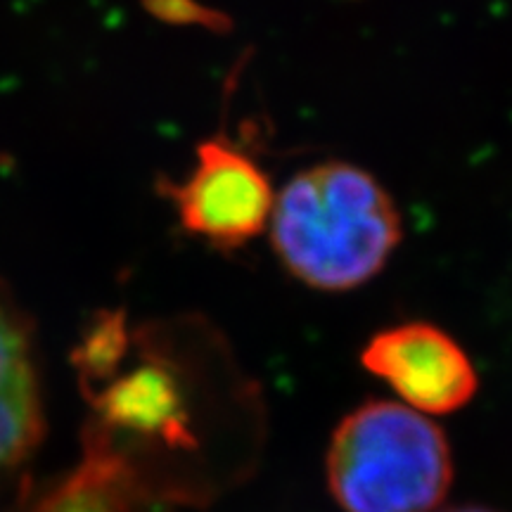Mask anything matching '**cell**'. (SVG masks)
I'll return each mask as SVG.
<instances>
[{"mask_svg": "<svg viewBox=\"0 0 512 512\" xmlns=\"http://www.w3.org/2000/svg\"><path fill=\"white\" fill-rule=\"evenodd\" d=\"M128 349V330L126 320L121 313H102L98 323L93 325L81 344L79 366L86 380H110L117 373L121 358Z\"/></svg>", "mask_w": 512, "mask_h": 512, "instance_id": "7", "label": "cell"}, {"mask_svg": "<svg viewBox=\"0 0 512 512\" xmlns=\"http://www.w3.org/2000/svg\"><path fill=\"white\" fill-rule=\"evenodd\" d=\"M444 512H498V510L482 508V505H460V508H451V510H444Z\"/></svg>", "mask_w": 512, "mask_h": 512, "instance_id": "9", "label": "cell"}, {"mask_svg": "<svg viewBox=\"0 0 512 512\" xmlns=\"http://www.w3.org/2000/svg\"><path fill=\"white\" fill-rule=\"evenodd\" d=\"M268 228L280 264L299 283L323 292L370 283L389 264L403 235L387 188L349 162L299 171L275 195Z\"/></svg>", "mask_w": 512, "mask_h": 512, "instance_id": "1", "label": "cell"}, {"mask_svg": "<svg viewBox=\"0 0 512 512\" xmlns=\"http://www.w3.org/2000/svg\"><path fill=\"white\" fill-rule=\"evenodd\" d=\"M143 363L117 377L95 408L107 430L126 432L140 448L171 460V501L197 503L209 496V418H204L197 382L181 361L145 339Z\"/></svg>", "mask_w": 512, "mask_h": 512, "instance_id": "3", "label": "cell"}, {"mask_svg": "<svg viewBox=\"0 0 512 512\" xmlns=\"http://www.w3.org/2000/svg\"><path fill=\"white\" fill-rule=\"evenodd\" d=\"M152 17L169 24H183V27H202L211 31H226L228 17L207 8L200 0H143Z\"/></svg>", "mask_w": 512, "mask_h": 512, "instance_id": "8", "label": "cell"}, {"mask_svg": "<svg viewBox=\"0 0 512 512\" xmlns=\"http://www.w3.org/2000/svg\"><path fill=\"white\" fill-rule=\"evenodd\" d=\"M368 373L422 415H448L477 394V370L463 347L430 323H403L380 330L361 351Z\"/></svg>", "mask_w": 512, "mask_h": 512, "instance_id": "5", "label": "cell"}, {"mask_svg": "<svg viewBox=\"0 0 512 512\" xmlns=\"http://www.w3.org/2000/svg\"><path fill=\"white\" fill-rule=\"evenodd\" d=\"M330 494L344 512H432L453 482L446 434L413 408L366 401L328 446Z\"/></svg>", "mask_w": 512, "mask_h": 512, "instance_id": "2", "label": "cell"}, {"mask_svg": "<svg viewBox=\"0 0 512 512\" xmlns=\"http://www.w3.org/2000/svg\"><path fill=\"white\" fill-rule=\"evenodd\" d=\"M164 192L181 226L219 249L245 247L264 233L275 204L264 169L223 138L200 143L190 174Z\"/></svg>", "mask_w": 512, "mask_h": 512, "instance_id": "4", "label": "cell"}, {"mask_svg": "<svg viewBox=\"0 0 512 512\" xmlns=\"http://www.w3.org/2000/svg\"><path fill=\"white\" fill-rule=\"evenodd\" d=\"M43 427L34 323L0 278V491L34 456Z\"/></svg>", "mask_w": 512, "mask_h": 512, "instance_id": "6", "label": "cell"}]
</instances>
